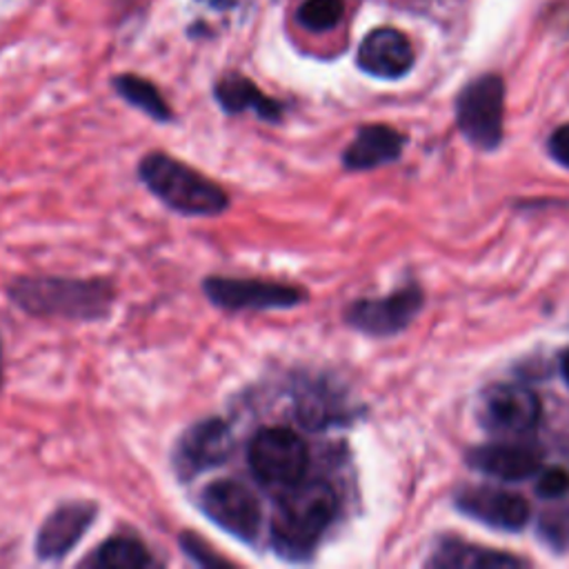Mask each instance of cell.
<instances>
[{
	"instance_id": "cell-1",
	"label": "cell",
	"mask_w": 569,
	"mask_h": 569,
	"mask_svg": "<svg viewBox=\"0 0 569 569\" xmlns=\"http://www.w3.org/2000/svg\"><path fill=\"white\" fill-rule=\"evenodd\" d=\"M340 509L331 482L302 478L280 491L271 520V547L287 560H309Z\"/></svg>"
},
{
	"instance_id": "cell-2",
	"label": "cell",
	"mask_w": 569,
	"mask_h": 569,
	"mask_svg": "<svg viewBox=\"0 0 569 569\" xmlns=\"http://www.w3.org/2000/svg\"><path fill=\"white\" fill-rule=\"evenodd\" d=\"M9 300L36 318L100 320L116 300L111 280L67 276H20L7 287Z\"/></svg>"
},
{
	"instance_id": "cell-3",
	"label": "cell",
	"mask_w": 569,
	"mask_h": 569,
	"mask_svg": "<svg viewBox=\"0 0 569 569\" xmlns=\"http://www.w3.org/2000/svg\"><path fill=\"white\" fill-rule=\"evenodd\" d=\"M140 182L171 211L193 218H213L229 209L224 187L164 151H149L138 162Z\"/></svg>"
},
{
	"instance_id": "cell-4",
	"label": "cell",
	"mask_w": 569,
	"mask_h": 569,
	"mask_svg": "<svg viewBox=\"0 0 569 569\" xmlns=\"http://www.w3.org/2000/svg\"><path fill=\"white\" fill-rule=\"evenodd\" d=\"M247 465L264 487L287 489L307 478L309 447L293 429L264 427L249 440Z\"/></svg>"
},
{
	"instance_id": "cell-5",
	"label": "cell",
	"mask_w": 569,
	"mask_h": 569,
	"mask_svg": "<svg viewBox=\"0 0 569 569\" xmlns=\"http://www.w3.org/2000/svg\"><path fill=\"white\" fill-rule=\"evenodd\" d=\"M505 84L487 73L471 80L456 100V124L460 133L478 149H496L502 140Z\"/></svg>"
},
{
	"instance_id": "cell-6",
	"label": "cell",
	"mask_w": 569,
	"mask_h": 569,
	"mask_svg": "<svg viewBox=\"0 0 569 569\" xmlns=\"http://www.w3.org/2000/svg\"><path fill=\"white\" fill-rule=\"evenodd\" d=\"M202 293L209 302L224 311H267L291 309L307 300V291L298 284L273 282L262 278L207 276L202 278Z\"/></svg>"
},
{
	"instance_id": "cell-7",
	"label": "cell",
	"mask_w": 569,
	"mask_h": 569,
	"mask_svg": "<svg viewBox=\"0 0 569 569\" xmlns=\"http://www.w3.org/2000/svg\"><path fill=\"white\" fill-rule=\"evenodd\" d=\"M231 425L220 416L200 418L189 425L173 445L171 467L182 482L224 465L233 453Z\"/></svg>"
},
{
	"instance_id": "cell-8",
	"label": "cell",
	"mask_w": 569,
	"mask_h": 569,
	"mask_svg": "<svg viewBox=\"0 0 569 569\" xmlns=\"http://www.w3.org/2000/svg\"><path fill=\"white\" fill-rule=\"evenodd\" d=\"M202 513L233 538L253 545L260 533L262 509L256 493L231 478L209 482L200 493Z\"/></svg>"
},
{
	"instance_id": "cell-9",
	"label": "cell",
	"mask_w": 569,
	"mask_h": 569,
	"mask_svg": "<svg viewBox=\"0 0 569 569\" xmlns=\"http://www.w3.org/2000/svg\"><path fill=\"white\" fill-rule=\"evenodd\" d=\"M542 402L536 391L522 385L502 382L489 387L478 405V420L487 431L500 436H522L538 427Z\"/></svg>"
},
{
	"instance_id": "cell-10",
	"label": "cell",
	"mask_w": 569,
	"mask_h": 569,
	"mask_svg": "<svg viewBox=\"0 0 569 569\" xmlns=\"http://www.w3.org/2000/svg\"><path fill=\"white\" fill-rule=\"evenodd\" d=\"M422 291L402 287L382 298H360L345 309V322L360 333L387 338L402 331L422 309Z\"/></svg>"
},
{
	"instance_id": "cell-11",
	"label": "cell",
	"mask_w": 569,
	"mask_h": 569,
	"mask_svg": "<svg viewBox=\"0 0 569 569\" xmlns=\"http://www.w3.org/2000/svg\"><path fill=\"white\" fill-rule=\"evenodd\" d=\"M96 516L98 507L91 500H71L58 505L38 527L33 542L36 556L40 560L64 558L89 531Z\"/></svg>"
},
{
	"instance_id": "cell-12",
	"label": "cell",
	"mask_w": 569,
	"mask_h": 569,
	"mask_svg": "<svg viewBox=\"0 0 569 569\" xmlns=\"http://www.w3.org/2000/svg\"><path fill=\"white\" fill-rule=\"evenodd\" d=\"M456 507L465 516L502 531H520L531 516L529 502L520 493L498 487H467L458 491Z\"/></svg>"
},
{
	"instance_id": "cell-13",
	"label": "cell",
	"mask_w": 569,
	"mask_h": 569,
	"mask_svg": "<svg viewBox=\"0 0 569 569\" xmlns=\"http://www.w3.org/2000/svg\"><path fill=\"white\" fill-rule=\"evenodd\" d=\"M358 67L376 78H402L413 67V49L407 36L393 27H378L358 47Z\"/></svg>"
},
{
	"instance_id": "cell-14",
	"label": "cell",
	"mask_w": 569,
	"mask_h": 569,
	"mask_svg": "<svg viewBox=\"0 0 569 569\" xmlns=\"http://www.w3.org/2000/svg\"><path fill=\"white\" fill-rule=\"evenodd\" d=\"M469 467L476 471L498 478L505 482H518L531 478L542 462L538 449L529 445H513V442H493L480 445L467 453Z\"/></svg>"
},
{
	"instance_id": "cell-15",
	"label": "cell",
	"mask_w": 569,
	"mask_h": 569,
	"mask_svg": "<svg viewBox=\"0 0 569 569\" xmlns=\"http://www.w3.org/2000/svg\"><path fill=\"white\" fill-rule=\"evenodd\" d=\"M405 136L387 124H365L342 151V164L349 171H367L400 158Z\"/></svg>"
},
{
	"instance_id": "cell-16",
	"label": "cell",
	"mask_w": 569,
	"mask_h": 569,
	"mask_svg": "<svg viewBox=\"0 0 569 569\" xmlns=\"http://www.w3.org/2000/svg\"><path fill=\"white\" fill-rule=\"evenodd\" d=\"M213 96L227 113H242L253 111L258 118L267 122H278L282 118V104L269 96H264L249 78L240 73L222 76L216 87Z\"/></svg>"
},
{
	"instance_id": "cell-17",
	"label": "cell",
	"mask_w": 569,
	"mask_h": 569,
	"mask_svg": "<svg viewBox=\"0 0 569 569\" xmlns=\"http://www.w3.org/2000/svg\"><path fill=\"white\" fill-rule=\"evenodd\" d=\"M427 565L438 569H513L527 562L505 551L447 538L438 545Z\"/></svg>"
},
{
	"instance_id": "cell-18",
	"label": "cell",
	"mask_w": 569,
	"mask_h": 569,
	"mask_svg": "<svg viewBox=\"0 0 569 569\" xmlns=\"http://www.w3.org/2000/svg\"><path fill=\"white\" fill-rule=\"evenodd\" d=\"M293 407L296 418L305 429H325L345 418L338 393H333V389L322 380L300 382L293 393Z\"/></svg>"
},
{
	"instance_id": "cell-19",
	"label": "cell",
	"mask_w": 569,
	"mask_h": 569,
	"mask_svg": "<svg viewBox=\"0 0 569 569\" xmlns=\"http://www.w3.org/2000/svg\"><path fill=\"white\" fill-rule=\"evenodd\" d=\"M82 565L96 569H147L153 567L156 560L140 538L118 533L98 545Z\"/></svg>"
},
{
	"instance_id": "cell-20",
	"label": "cell",
	"mask_w": 569,
	"mask_h": 569,
	"mask_svg": "<svg viewBox=\"0 0 569 569\" xmlns=\"http://www.w3.org/2000/svg\"><path fill=\"white\" fill-rule=\"evenodd\" d=\"M113 87L129 104L144 111L149 118H153L158 122L171 120V109H169L167 100L162 98L158 87L153 82H149L147 78H140L133 73H122V76L113 78Z\"/></svg>"
},
{
	"instance_id": "cell-21",
	"label": "cell",
	"mask_w": 569,
	"mask_h": 569,
	"mask_svg": "<svg viewBox=\"0 0 569 569\" xmlns=\"http://www.w3.org/2000/svg\"><path fill=\"white\" fill-rule=\"evenodd\" d=\"M342 13V0H305L298 9V20L311 31H327L340 22Z\"/></svg>"
},
{
	"instance_id": "cell-22",
	"label": "cell",
	"mask_w": 569,
	"mask_h": 569,
	"mask_svg": "<svg viewBox=\"0 0 569 569\" xmlns=\"http://www.w3.org/2000/svg\"><path fill=\"white\" fill-rule=\"evenodd\" d=\"M538 536L553 549L569 547V507H556L542 511L538 518Z\"/></svg>"
},
{
	"instance_id": "cell-23",
	"label": "cell",
	"mask_w": 569,
	"mask_h": 569,
	"mask_svg": "<svg viewBox=\"0 0 569 569\" xmlns=\"http://www.w3.org/2000/svg\"><path fill=\"white\" fill-rule=\"evenodd\" d=\"M180 547H182L184 556L200 567H229L231 565L224 558H220L218 553H213V549H209V545H204L193 531H182Z\"/></svg>"
},
{
	"instance_id": "cell-24",
	"label": "cell",
	"mask_w": 569,
	"mask_h": 569,
	"mask_svg": "<svg viewBox=\"0 0 569 569\" xmlns=\"http://www.w3.org/2000/svg\"><path fill=\"white\" fill-rule=\"evenodd\" d=\"M536 493L547 500L562 498L565 493H569V471L562 467H551L542 471L536 482Z\"/></svg>"
},
{
	"instance_id": "cell-25",
	"label": "cell",
	"mask_w": 569,
	"mask_h": 569,
	"mask_svg": "<svg viewBox=\"0 0 569 569\" xmlns=\"http://www.w3.org/2000/svg\"><path fill=\"white\" fill-rule=\"evenodd\" d=\"M549 153L558 164L569 169V124L558 127L549 136Z\"/></svg>"
},
{
	"instance_id": "cell-26",
	"label": "cell",
	"mask_w": 569,
	"mask_h": 569,
	"mask_svg": "<svg viewBox=\"0 0 569 569\" xmlns=\"http://www.w3.org/2000/svg\"><path fill=\"white\" fill-rule=\"evenodd\" d=\"M560 373H562L565 382L569 385V349H565L560 356Z\"/></svg>"
},
{
	"instance_id": "cell-27",
	"label": "cell",
	"mask_w": 569,
	"mask_h": 569,
	"mask_svg": "<svg viewBox=\"0 0 569 569\" xmlns=\"http://www.w3.org/2000/svg\"><path fill=\"white\" fill-rule=\"evenodd\" d=\"M4 378V347H2V336H0V385Z\"/></svg>"
}]
</instances>
